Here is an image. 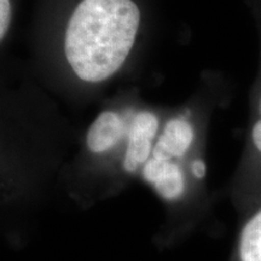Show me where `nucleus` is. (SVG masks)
Segmentation results:
<instances>
[{
  "label": "nucleus",
  "mask_w": 261,
  "mask_h": 261,
  "mask_svg": "<svg viewBox=\"0 0 261 261\" xmlns=\"http://www.w3.org/2000/svg\"><path fill=\"white\" fill-rule=\"evenodd\" d=\"M159 117L151 112L137 114L130 127L123 167L133 173L143 163L148 162L154 149V139L159 132Z\"/></svg>",
  "instance_id": "39448f33"
},
{
  "label": "nucleus",
  "mask_w": 261,
  "mask_h": 261,
  "mask_svg": "<svg viewBox=\"0 0 261 261\" xmlns=\"http://www.w3.org/2000/svg\"><path fill=\"white\" fill-rule=\"evenodd\" d=\"M123 123L119 114L102 113L94 120L87 132V146L92 152L100 154L115 146L122 137Z\"/></svg>",
  "instance_id": "423d86ee"
},
{
  "label": "nucleus",
  "mask_w": 261,
  "mask_h": 261,
  "mask_svg": "<svg viewBox=\"0 0 261 261\" xmlns=\"http://www.w3.org/2000/svg\"><path fill=\"white\" fill-rule=\"evenodd\" d=\"M140 19L135 0H80L64 39L65 57L76 76L93 84L113 76L132 50Z\"/></svg>",
  "instance_id": "f257e3e1"
},
{
  "label": "nucleus",
  "mask_w": 261,
  "mask_h": 261,
  "mask_svg": "<svg viewBox=\"0 0 261 261\" xmlns=\"http://www.w3.org/2000/svg\"><path fill=\"white\" fill-rule=\"evenodd\" d=\"M143 177L165 201L180 202L188 191L187 169L172 160L150 158L143 168Z\"/></svg>",
  "instance_id": "20e7f679"
},
{
  "label": "nucleus",
  "mask_w": 261,
  "mask_h": 261,
  "mask_svg": "<svg viewBox=\"0 0 261 261\" xmlns=\"http://www.w3.org/2000/svg\"><path fill=\"white\" fill-rule=\"evenodd\" d=\"M247 5L256 31L257 68L249 92L246 138L227 189L238 219L261 204V0H247Z\"/></svg>",
  "instance_id": "f03ea898"
},
{
  "label": "nucleus",
  "mask_w": 261,
  "mask_h": 261,
  "mask_svg": "<svg viewBox=\"0 0 261 261\" xmlns=\"http://www.w3.org/2000/svg\"><path fill=\"white\" fill-rule=\"evenodd\" d=\"M12 5L10 0H0V41L5 37L11 24Z\"/></svg>",
  "instance_id": "0eeeda50"
},
{
  "label": "nucleus",
  "mask_w": 261,
  "mask_h": 261,
  "mask_svg": "<svg viewBox=\"0 0 261 261\" xmlns=\"http://www.w3.org/2000/svg\"><path fill=\"white\" fill-rule=\"evenodd\" d=\"M190 113L172 117L165 123L150 158L184 162L185 158L191 154L197 138V130Z\"/></svg>",
  "instance_id": "7ed1b4c3"
}]
</instances>
